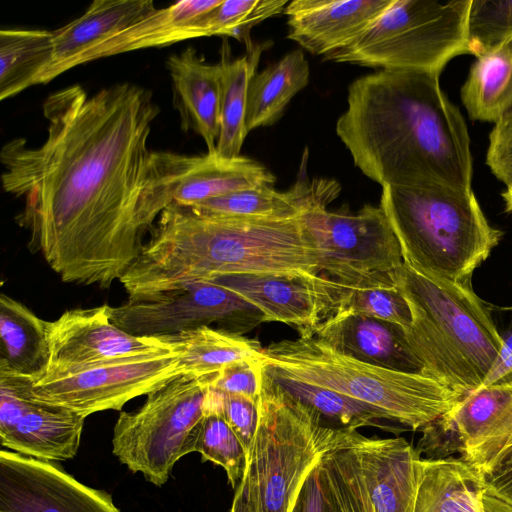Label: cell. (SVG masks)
I'll list each match as a JSON object with an SVG mask.
<instances>
[{
  "label": "cell",
  "mask_w": 512,
  "mask_h": 512,
  "mask_svg": "<svg viewBox=\"0 0 512 512\" xmlns=\"http://www.w3.org/2000/svg\"><path fill=\"white\" fill-rule=\"evenodd\" d=\"M340 190V184L334 180L299 178L285 192L263 185L211 198L191 207L213 216L291 219L309 208L327 207Z\"/></svg>",
  "instance_id": "obj_22"
},
{
  "label": "cell",
  "mask_w": 512,
  "mask_h": 512,
  "mask_svg": "<svg viewBox=\"0 0 512 512\" xmlns=\"http://www.w3.org/2000/svg\"><path fill=\"white\" fill-rule=\"evenodd\" d=\"M416 477L413 512H484L481 477L460 457H419Z\"/></svg>",
  "instance_id": "obj_25"
},
{
  "label": "cell",
  "mask_w": 512,
  "mask_h": 512,
  "mask_svg": "<svg viewBox=\"0 0 512 512\" xmlns=\"http://www.w3.org/2000/svg\"><path fill=\"white\" fill-rule=\"evenodd\" d=\"M301 215L222 217L172 202L119 281L135 297L230 274L321 275Z\"/></svg>",
  "instance_id": "obj_3"
},
{
  "label": "cell",
  "mask_w": 512,
  "mask_h": 512,
  "mask_svg": "<svg viewBox=\"0 0 512 512\" xmlns=\"http://www.w3.org/2000/svg\"><path fill=\"white\" fill-rule=\"evenodd\" d=\"M484 512H512V504L484 489L482 494Z\"/></svg>",
  "instance_id": "obj_43"
},
{
  "label": "cell",
  "mask_w": 512,
  "mask_h": 512,
  "mask_svg": "<svg viewBox=\"0 0 512 512\" xmlns=\"http://www.w3.org/2000/svg\"><path fill=\"white\" fill-rule=\"evenodd\" d=\"M512 38V0H471L468 53L479 56Z\"/></svg>",
  "instance_id": "obj_36"
},
{
  "label": "cell",
  "mask_w": 512,
  "mask_h": 512,
  "mask_svg": "<svg viewBox=\"0 0 512 512\" xmlns=\"http://www.w3.org/2000/svg\"><path fill=\"white\" fill-rule=\"evenodd\" d=\"M260 364L360 401L414 431L441 418L464 397L423 373L372 365L315 337L273 342L263 348Z\"/></svg>",
  "instance_id": "obj_6"
},
{
  "label": "cell",
  "mask_w": 512,
  "mask_h": 512,
  "mask_svg": "<svg viewBox=\"0 0 512 512\" xmlns=\"http://www.w3.org/2000/svg\"><path fill=\"white\" fill-rule=\"evenodd\" d=\"M207 397L241 442L247 459L258 425L257 400L210 387Z\"/></svg>",
  "instance_id": "obj_37"
},
{
  "label": "cell",
  "mask_w": 512,
  "mask_h": 512,
  "mask_svg": "<svg viewBox=\"0 0 512 512\" xmlns=\"http://www.w3.org/2000/svg\"><path fill=\"white\" fill-rule=\"evenodd\" d=\"M257 404L258 425L240 482L251 512H293L336 428L262 371Z\"/></svg>",
  "instance_id": "obj_7"
},
{
  "label": "cell",
  "mask_w": 512,
  "mask_h": 512,
  "mask_svg": "<svg viewBox=\"0 0 512 512\" xmlns=\"http://www.w3.org/2000/svg\"><path fill=\"white\" fill-rule=\"evenodd\" d=\"M312 337L357 360L403 372L422 373L404 330L394 324L360 315L333 314Z\"/></svg>",
  "instance_id": "obj_20"
},
{
  "label": "cell",
  "mask_w": 512,
  "mask_h": 512,
  "mask_svg": "<svg viewBox=\"0 0 512 512\" xmlns=\"http://www.w3.org/2000/svg\"><path fill=\"white\" fill-rule=\"evenodd\" d=\"M155 9L151 0L93 1L80 17L53 31V59L38 84L90 62L104 42Z\"/></svg>",
  "instance_id": "obj_19"
},
{
  "label": "cell",
  "mask_w": 512,
  "mask_h": 512,
  "mask_svg": "<svg viewBox=\"0 0 512 512\" xmlns=\"http://www.w3.org/2000/svg\"><path fill=\"white\" fill-rule=\"evenodd\" d=\"M269 42L251 43L246 53L236 59L229 57V47L223 46L221 67L220 132L216 151L226 157L240 155L248 134L246 116L251 81L257 73L262 53Z\"/></svg>",
  "instance_id": "obj_28"
},
{
  "label": "cell",
  "mask_w": 512,
  "mask_h": 512,
  "mask_svg": "<svg viewBox=\"0 0 512 512\" xmlns=\"http://www.w3.org/2000/svg\"><path fill=\"white\" fill-rule=\"evenodd\" d=\"M501 310L512 312V306ZM503 339L504 345L501 354L482 386L494 383L512 372V331Z\"/></svg>",
  "instance_id": "obj_42"
},
{
  "label": "cell",
  "mask_w": 512,
  "mask_h": 512,
  "mask_svg": "<svg viewBox=\"0 0 512 512\" xmlns=\"http://www.w3.org/2000/svg\"><path fill=\"white\" fill-rule=\"evenodd\" d=\"M486 164L497 179L512 183V106L490 132Z\"/></svg>",
  "instance_id": "obj_39"
},
{
  "label": "cell",
  "mask_w": 512,
  "mask_h": 512,
  "mask_svg": "<svg viewBox=\"0 0 512 512\" xmlns=\"http://www.w3.org/2000/svg\"><path fill=\"white\" fill-rule=\"evenodd\" d=\"M418 454L444 458L459 453L477 468L512 432V372L464 396L455 407L422 429Z\"/></svg>",
  "instance_id": "obj_13"
},
{
  "label": "cell",
  "mask_w": 512,
  "mask_h": 512,
  "mask_svg": "<svg viewBox=\"0 0 512 512\" xmlns=\"http://www.w3.org/2000/svg\"><path fill=\"white\" fill-rule=\"evenodd\" d=\"M391 276L410 308L404 333L422 373L463 396L479 389L504 345L492 309L472 284L427 277L404 263Z\"/></svg>",
  "instance_id": "obj_4"
},
{
  "label": "cell",
  "mask_w": 512,
  "mask_h": 512,
  "mask_svg": "<svg viewBox=\"0 0 512 512\" xmlns=\"http://www.w3.org/2000/svg\"><path fill=\"white\" fill-rule=\"evenodd\" d=\"M108 312L120 329L140 337L173 335L210 324L243 335L265 322L253 304L210 281L129 297L119 306H109Z\"/></svg>",
  "instance_id": "obj_12"
},
{
  "label": "cell",
  "mask_w": 512,
  "mask_h": 512,
  "mask_svg": "<svg viewBox=\"0 0 512 512\" xmlns=\"http://www.w3.org/2000/svg\"><path fill=\"white\" fill-rule=\"evenodd\" d=\"M221 1L183 0L166 8H156L104 42L93 53L91 61L206 36L201 19Z\"/></svg>",
  "instance_id": "obj_24"
},
{
  "label": "cell",
  "mask_w": 512,
  "mask_h": 512,
  "mask_svg": "<svg viewBox=\"0 0 512 512\" xmlns=\"http://www.w3.org/2000/svg\"><path fill=\"white\" fill-rule=\"evenodd\" d=\"M230 512H251L247 501L246 492L241 482L236 488Z\"/></svg>",
  "instance_id": "obj_44"
},
{
  "label": "cell",
  "mask_w": 512,
  "mask_h": 512,
  "mask_svg": "<svg viewBox=\"0 0 512 512\" xmlns=\"http://www.w3.org/2000/svg\"><path fill=\"white\" fill-rule=\"evenodd\" d=\"M53 31L0 30V99L37 85L52 62Z\"/></svg>",
  "instance_id": "obj_31"
},
{
  "label": "cell",
  "mask_w": 512,
  "mask_h": 512,
  "mask_svg": "<svg viewBox=\"0 0 512 512\" xmlns=\"http://www.w3.org/2000/svg\"><path fill=\"white\" fill-rule=\"evenodd\" d=\"M208 281L253 304L263 313L265 322L294 326L300 337H312L314 329L334 314L343 291L342 284L324 274H230Z\"/></svg>",
  "instance_id": "obj_16"
},
{
  "label": "cell",
  "mask_w": 512,
  "mask_h": 512,
  "mask_svg": "<svg viewBox=\"0 0 512 512\" xmlns=\"http://www.w3.org/2000/svg\"><path fill=\"white\" fill-rule=\"evenodd\" d=\"M317 466L305 480L297 497L293 512H324Z\"/></svg>",
  "instance_id": "obj_41"
},
{
  "label": "cell",
  "mask_w": 512,
  "mask_h": 512,
  "mask_svg": "<svg viewBox=\"0 0 512 512\" xmlns=\"http://www.w3.org/2000/svg\"><path fill=\"white\" fill-rule=\"evenodd\" d=\"M334 314L360 315L379 319L401 327L404 332L411 324L409 305L395 286L392 276L390 280L368 285L357 287L343 285L342 295Z\"/></svg>",
  "instance_id": "obj_33"
},
{
  "label": "cell",
  "mask_w": 512,
  "mask_h": 512,
  "mask_svg": "<svg viewBox=\"0 0 512 512\" xmlns=\"http://www.w3.org/2000/svg\"><path fill=\"white\" fill-rule=\"evenodd\" d=\"M319 258V272L346 287L381 282L403 264L398 239L379 205L356 214L315 206L301 215Z\"/></svg>",
  "instance_id": "obj_10"
},
{
  "label": "cell",
  "mask_w": 512,
  "mask_h": 512,
  "mask_svg": "<svg viewBox=\"0 0 512 512\" xmlns=\"http://www.w3.org/2000/svg\"><path fill=\"white\" fill-rule=\"evenodd\" d=\"M0 512H120L109 494L50 461L0 452Z\"/></svg>",
  "instance_id": "obj_15"
},
{
  "label": "cell",
  "mask_w": 512,
  "mask_h": 512,
  "mask_svg": "<svg viewBox=\"0 0 512 512\" xmlns=\"http://www.w3.org/2000/svg\"><path fill=\"white\" fill-rule=\"evenodd\" d=\"M473 120L497 123L512 106V38L476 57L461 88Z\"/></svg>",
  "instance_id": "obj_30"
},
{
  "label": "cell",
  "mask_w": 512,
  "mask_h": 512,
  "mask_svg": "<svg viewBox=\"0 0 512 512\" xmlns=\"http://www.w3.org/2000/svg\"><path fill=\"white\" fill-rule=\"evenodd\" d=\"M181 127L202 137L207 152L216 150L220 132V64H209L188 47L166 61Z\"/></svg>",
  "instance_id": "obj_21"
},
{
  "label": "cell",
  "mask_w": 512,
  "mask_h": 512,
  "mask_svg": "<svg viewBox=\"0 0 512 512\" xmlns=\"http://www.w3.org/2000/svg\"><path fill=\"white\" fill-rule=\"evenodd\" d=\"M474 469L487 491L512 504V432L494 455Z\"/></svg>",
  "instance_id": "obj_40"
},
{
  "label": "cell",
  "mask_w": 512,
  "mask_h": 512,
  "mask_svg": "<svg viewBox=\"0 0 512 512\" xmlns=\"http://www.w3.org/2000/svg\"><path fill=\"white\" fill-rule=\"evenodd\" d=\"M261 371L293 397L316 412L335 428L357 430L386 419L383 413L360 401L327 388L306 383L261 366Z\"/></svg>",
  "instance_id": "obj_32"
},
{
  "label": "cell",
  "mask_w": 512,
  "mask_h": 512,
  "mask_svg": "<svg viewBox=\"0 0 512 512\" xmlns=\"http://www.w3.org/2000/svg\"><path fill=\"white\" fill-rule=\"evenodd\" d=\"M161 338L178 353L182 374L195 377L216 374L240 361H260L263 353L258 341L210 326Z\"/></svg>",
  "instance_id": "obj_27"
},
{
  "label": "cell",
  "mask_w": 512,
  "mask_h": 512,
  "mask_svg": "<svg viewBox=\"0 0 512 512\" xmlns=\"http://www.w3.org/2000/svg\"><path fill=\"white\" fill-rule=\"evenodd\" d=\"M108 308L103 304L70 309L49 321L50 359L46 373L73 371L171 347L161 337H140L123 331L110 319Z\"/></svg>",
  "instance_id": "obj_17"
},
{
  "label": "cell",
  "mask_w": 512,
  "mask_h": 512,
  "mask_svg": "<svg viewBox=\"0 0 512 512\" xmlns=\"http://www.w3.org/2000/svg\"><path fill=\"white\" fill-rule=\"evenodd\" d=\"M195 451L202 455L203 460L221 466L230 485L237 488L245 472L246 453L207 395Z\"/></svg>",
  "instance_id": "obj_34"
},
{
  "label": "cell",
  "mask_w": 512,
  "mask_h": 512,
  "mask_svg": "<svg viewBox=\"0 0 512 512\" xmlns=\"http://www.w3.org/2000/svg\"><path fill=\"white\" fill-rule=\"evenodd\" d=\"M43 113L40 146L15 138L1 148L2 187L24 199L15 220L63 282L109 288L173 202L188 156L149 148L160 108L132 83L91 96L60 89Z\"/></svg>",
  "instance_id": "obj_1"
},
{
  "label": "cell",
  "mask_w": 512,
  "mask_h": 512,
  "mask_svg": "<svg viewBox=\"0 0 512 512\" xmlns=\"http://www.w3.org/2000/svg\"><path fill=\"white\" fill-rule=\"evenodd\" d=\"M380 206L403 263L427 277L472 284V275L503 236L473 193L446 187L382 188Z\"/></svg>",
  "instance_id": "obj_5"
},
{
  "label": "cell",
  "mask_w": 512,
  "mask_h": 512,
  "mask_svg": "<svg viewBox=\"0 0 512 512\" xmlns=\"http://www.w3.org/2000/svg\"><path fill=\"white\" fill-rule=\"evenodd\" d=\"M211 377L181 374L149 393L136 411L121 412L113 454L156 486L166 483L174 464L195 451Z\"/></svg>",
  "instance_id": "obj_9"
},
{
  "label": "cell",
  "mask_w": 512,
  "mask_h": 512,
  "mask_svg": "<svg viewBox=\"0 0 512 512\" xmlns=\"http://www.w3.org/2000/svg\"><path fill=\"white\" fill-rule=\"evenodd\" d=\"M276 177L260 162L245 156L226 157L216 150L188 156L173 202L192 206L202 201L263 185Z\"/></svg>",
  "instance_id": "obj_23"
},
{
  "label": "cell",
  "mask_w": 512,
  "mask_h": 512,
  "mask_svg": "<svg viewBox=\"0 0 512 512\" xmlns=\"http://www.w3.org/2000/svg\"><path fill=\"white\" fill-rule=\"evenodd\" d=\"M439 76L379 70L349 85L336 133L355 166L382 188L472 190L467 126Z\"/></svg>",
  "instance_id": "obj_2"
},
{
  "label": "cell",
  "mask_w": 512,
  "mask_h": 512,
  "mask_svg": "<svg viewBox=\"0 0 512 512\" xmlns=\"http://www.w3.org/2000/svg\"><path fill=\"white\" fill-rule=\"evenodd\" d=\"M470 5L471 0H391L353 43L324 59L380 70L440 75L452 58L469 54Z\"/></svg>",
  "instance_id": "obj_8"
},
{
  "label": "cell",
  "mask_w": 512,
  "mask_h": 512,
  "mask_svg": "<svg viewBox=\"0 0 512 512\" xmlns=\"http://www.w3.org/2000/svg\"><path fill=\"white\" fill-rule=\"evenodd\" d=\"M33 380L0 373L2 447L43 461L73 458L80 445L84 417L35 399Z\"/></svg>",
  "instance_id": "obj_14"
},
{
  "label": "cell",
  "mask_w": 512,
  "mask_h": 512,
  "mask_svg": "<svg viewBox=\"0 0 512 512\" xmlns=\"http://www.w3.org/2000/svg\"><path fill=\"white\" fill-rule=\"evenodd\" d=\"M506 190L501 194L504 203H505V211L512 212V183L506 185Z\"/></svg>",
  "instance_id": "obj_45"
},
{
  "label": "cell",
  "mask_w": 512,
  "mask_h": 512,
  "mask_svg": "<svg viewBox=\"0 0 512 512\" xmlns=\"http://www.w3.org/2000/svg\"><path fill=\"white\" fill-rule=\"evenodd\" d=\"M260 374V361L236 362L212 375L209 387L224 393L258 400Z\"/></svg>",
  "instance_id": "obj_38"
},
{
  "label": "cell",
  "mask_w": 512,
  "mask_h": 512,
  "mask_svg": "<svg viewBox=\"0 0 512 512\" xmlns=\"http://www.w3.org/2000/svg\"><path fill=\"white\" fill-rule=\"evenodd\" d=\"M309 77L310 67L302 49L257 72L249 88L247 131L277 122L292 98L308 85Z\"/></svg>",
  "instance_id": "obj_29"
},
{
  "label": "cell",
  "mask_w": 512,
  "mask_h": 512,
  "mask_svg": "<svg viewBox=\"0 0 512 512\" xmlns=\"http://www.w3.org/2000/svg\"><path fill=\"white\" fill-rule=\"evenodd\" d=\"M391 0L289 1L287 37L312 55L327 56L353 43Z\"/></svg>",
  "instance_id": "obj_18"
},
{
  "label": "cell",
  "mask_w": 512,
  "mask_h": 512,
  "mask_svg": "<svg viewBox=\"0 0 512 512\" xmlns=\"http://www.w3.org/2000/svg\"><path fill=\"white\" fill-rule=\"evenodd\" d=\"M181 374L179 355L171 346L73 371L45 373L33 380L31 394L86 418L120 410L129 400L148 395Z\"/></svg>",
  "instance_id": "obj_11"
},
{
  "label": "cell",
  "mask_w": 512,
  "mask_h": 512,
  "mask_svg": "<svg viewBox=\"0 0 512 512\" xmlns=\"http://www.w3.org/2000/svg\"><path fill=\"white\" fill-rule=\"evenodd\" d=\"M48 323L21 302L0 296V373L35 380L49 366Z\"/></svg>",
  "instance_id": "obj_26"
},
{
  "label": "cell",
  "mask_w": 512,
  "mask_h": 512,
  "mask_svg": "<svg viewBox=\"0 0 512 512\" xmlns=\"http://www.w3.org/2000/svg\"><path fill=\"white\" fill-rule=\"evenodd\" d=\"M287 0H222L201 19L206 36H230L252 43L250 30L264 20L284 13Z\"/></svg>",
  "instance_id": "obj_35"
}]
</instances>
